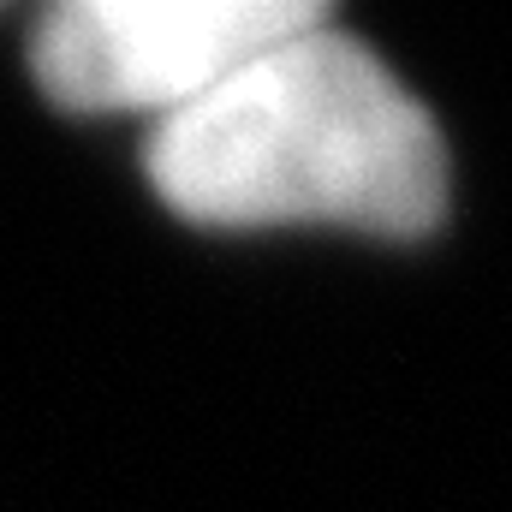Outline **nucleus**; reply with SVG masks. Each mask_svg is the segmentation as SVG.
Wrapping results in <instances>:
<instances>
[{"instance_id": "1", "label": "nucleus", "mask_w": 512, "mask_h": 512, "mask_svg": "<svg viewBox=\"0 0 512 512\" xmlns=\"http://www.w3.org/2000/svg\"><path fill=\"white\" fill-rule=\"evenodd\" d=\"M143 173L179 221L215 233L346 227L411 245L441 233L453 209V155L435 114L334 12L149 126Z\"/></svg>"}, {"instance_id": "2", "label": "nucleus", "mask_w": 512, "mask_h": 512, "mask_svg": "<svg viewBox=\"0 0 512 512\" xmlns=\"http://www.w3.org/2000/svg\"><path fill=\"white\" fill-rule=\"evenodd\" d=\"M322 12L316 0H60L30 24V78L66 114L161 126Z\"/></svg>"}]
</instances>
